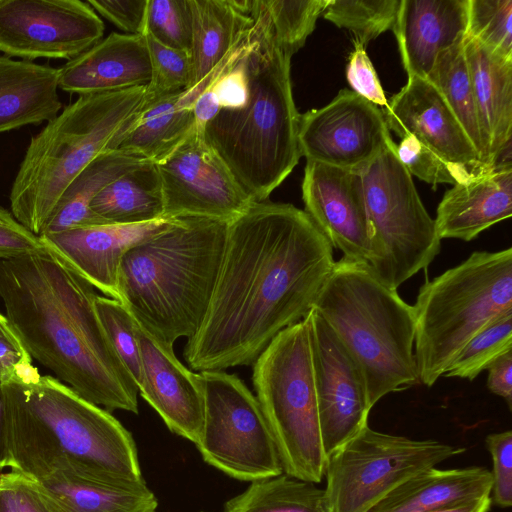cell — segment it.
Returning <instances> with one entry per match:
<instances>
[{"mask_svg": "<svg viewBox=\"0 0 512 512\" xmlns=\"http://www.w3.org/2000/svg\"><path fill=\"white\" fill-rule=\"evenodd\" d=\"M335 260L304 210L252 202L228 222L224 255L204 320L184 347L196 372L254 363L273 338L313 308Z\"/></svg>", "mask_w": 512, "mask_h": 512, "instance_id": "6da1fadb", "label": "cell"}, {"mask_svg": "<svg viewBox=\"0 0 512 512\" xmlns=\"http://www.w3.org/2000/svg\"><path fill=\"white\" fill-rule=\"evenodd\" d=\"M95 287L52 249L0 259L5 316L31 358L109 412L138 413V387L99 320Z\"/></svg>", "mask_w": 512, "mask_h": 512, "instance_id": "7a4b0ae2", "label": "cell"}, {"mask_svg": "<svg viewBox=\"0 0 512 512\" xmlns=\"http://www.w3.org/2000/svg\"><path fill=\"white\" fill-rule=\"evenodd\" d=\"M253 24L207 88L218 106L204 139L253 202L266 201L301 154L291 57L275 44L251 0Z\"/></svg>", "mask_w": 512, "mask_h": 512, "instance_id": "3957f363", "label": "cell"}, {"mask_svg": "<svg viewBox=\"0 0 512 512\" xmlns=\"http://www.w3.org/2000/svg\"><path fill=\"white\" fill-rule=\"evenodd\" d=\"M11 470L116 484L145 483L130 432L106 409L51 375L3 381Z\"/></svg>", "mask_w": 512, "mask_h": 512, "instance_id": "277c9868", "label": "cell"}, {"mask_svg": "<svg viewBox=\"0 0 512 512\" xmlns=\"http://www.w3.org/2000/svg\"><path fill=\"white\" fill-rule=\"evenodd\" d=\"M227 232L228 222L176 217L124 254L119 301L142 328L170 345L197 332L212 298Z\"/></svg>", "mask_w": 512, "mask_h": 512, "instance_id": "5b68a950", "label": "cell"}, {"mask_svg": "<svg viewBox=\"0 0 512 512\" xmlns=\"http://www.w3.org/2000/svg\"><path fill=\"white\" fill-rule=\"evenodd\" d=\"M146 86L80 95L32 136L10 190L13 217L40 236L72 181L117 150L147 106Z\"/></svg>", "mask_w": 512, "mask_h": 512, "instance_id": "8992f818", "label": "cell"}, {"mask_svg": "<svg viewBox=\"0 0 512 512\" xmlns=\"http://www.w3.org/2000/svg\"><path fill=\"white\" fill-rule=\"evenodd\" d=\"M313 308L359 364L371 407L420 383L413 306L366 263L335 261Z\"/></svg>", "mask_w": 512, "mask_h": 512, "instance_id": "52a82bcc", "label": "cell"}, {"mask_svg": "<svg viewBox=\"0 0 512 512\" xmlns=\"http://www.w3.org/2000/svg\"><path fill=\"white\" fill-rule=\"evenodd\" d=\"M413 310L419 380L431 387L476 334L512 310V248L475 251L426 281Z\"/></svg>", "mask_w": 512, "mask_h": 512, "instance_id": "ba28073f", "label": "cell"}, {"mask_svg": "<svg viewBox=\"0 0 512 512\" xmlns=\"http://www.w3.org/2000/svg\"><path fill=\"white\" fill-rule=\"evenodd\" d=\"M256 398L283 473L312 483L324 477V452L305 319L277 334L253 363Z\"/></svg>", "mask_w": 512, "mask_h": 512, "instance_id": "9c48e42d", "label": "cell"}, {"mask_svg": "<svg viewBox=\"0 0 512 512\" xmlns=\"http://www.w3.org/2000/svg\"><path fill=\"white\" fill-rule=\"evenodd\" d=\"M359 172L372 227L367 265L380 281L397 290L428 268L440 252L441 239L397 157L394 141Z\"/></svg>", "mask_w": 512, "mask_h": 512, "instance_id": "30bf717a", "label": "cell"}, {"mask_svg": "<svg viewBox=\"0 0 512 512\" xmlns=\"http://www.w3.org/2000/svg\"><path fill=\"white\" fill-rule=\"evenodd\" d=\"M464 451L437 440L382 433L367 425L327 458L328 510L367 512L403 482Z\"/></svg>", "mask_w": 512, "mask_h": 512, "instance_id": "8fae6325", "label": "cell"}, {"mask_svg": "<svg viewBox=\"0 0 512 512\" xmlns=\"http://www.w3.org/2000/svg\"><path fill=\"white\" fill-rule=\"evenodd\" d=\"M199 374L204 417L195 445L203 460L241 481L282 474L279 454L256 396L236 374Z\"/></svg>", "mask_w": 512, "mask_h": 512, "instance_id": "7c38bea8", "label": "cell"}, {"mask_svg": "<svg viewBox=\"0 0 512 512\" xmlns=\"http://www.w3.org/2000/svg\"><path fill=\"white\" fill-rule=\"evenodd\" d=\"M104 23L81 0H0V52L25 61H70L104 34Z\"/></svg>", "mask_w": 512, "mask_h": 512, "instance_id": "4fadbf2b", "label": "cell"}, {"mask_svg": "<svg viewBox=\"0 0 512 512\" xmlns=\"http://www.w3.org/2000/svg\"><path fill=\"white\" fill-rule=\"evenodd\" d=\"M155 165L166 218L200 217L230 222L253 202L197 127Z\"/></svg>", "mask_w": 512, "mask_h": 512, "instance_id": "5bb4252c", "label": "cell"}, {"mask_svg": "<svg viewBox=\"0 0 512 512\" xmlns=\"http://www.w3.org/2000/svg\"><path fill=\"white\" fill-rule=\"evenodd\" d=\"M307 322L322 444L326 457L368 425L371 405L363 372L335 332L312 308Z\"/></svg>", "mask_w": 512, "mask_h": 512, "instance_id": "9a60e30c", "label": "cell"}, {"mask_svg": "<svg viewBox=\"0 0 512 512\" xmlns=\"http://www.w3.org/2000/svg\"><path fill=\"white\" fill-rule=\"evenodd\" d=\"M391 141L382 110L348 89L299 118L300 154L308 161L359 172Z\"/></svg>", "mask_w": 512, "mask_h": 512, "instance_id": "2e32d148", "label": "cell"}, {"mask_svg": "<svg viewBox=\"0 0 512 512\" xmlns=\"http://www.w3.org/2000/svg\"><path fill=\"white\" fill-rule=\"evenodd\" d=\"M305 212L343 257L368 264L372 227L360 172L306 162L302 181Z\"/></svg>", "mask_w": 512, "mask_h": 512, "instance_id": "e0dca14e", "label": "cell"}, {"mask_svg": "<svg viewBox=\"0 0 512 512\" xmlns=\"http://www.w3.org/2000/svg\"><path fill=\"white\" fill-rule=\"evenodd\" d=\"M382 112L389 130L400 137L412 135L445 161L473 175L492 170L482 163L452 110L426 78L408 77Z\"/></svg>", "mask_w": 512, "mask_h": 512, "instance_id": "ac0fdd59", "label": "cell"}, {"mask_svg": "<svg viewBox=\"0 0 512 512\" xmlns=\"http://www.w3.org/2000/svg\"><path fill=\"white\" fill-rule=\"evenodd\" d=\"M142 377L138 390L168 429L197 443L204 417V394L199 373L185 367L173 345L151 335L136 322Z\"/></svg>", "mask_w": 512, "mask_h": 512, "instance_id": "d6986e66", "label": "cell"}, {"mask_svg": "<svg viewBox=\"0 0 512 512\" xmlns=\"http://www.w3.org/2000/svg\"><path fill=\"white\" fill-rule=\"evenodd\" d=\"M173 220L162 218L133 225L81 227L41 237L95 288L119 300L118 271L124 254L137 243L166 229Z\"/></svg>", "mask_w": 512, "mask_h": 512, "instance_id": "ffe728a7", "label": "cell"}, {"mask_svg": "<svg viewBox=\"0 0 512 512\" xmlns=\"http://www.w3.org/2000/svg\"><path fill=\"white\" fill-rule=\"evenodd\" d=\"M469 0H400L393 31L408 77L426 78L439 53L462 41Z\"/></svg>", "mask_w": 512, "mask_h": 512, "instance_id": "44dd1931", "label": "cell"}, {"mask_svg": "<svg viewBox=\"0 0 512 512\" xmlns=\"http://www.w3.org/2000/svg\"><path fill=\"white\" fill-rule=\"evenodd\" d=\"M150 77L144 36L111 33L58 68V88L80 96L146 86Z\"/></svg>", "mask_w": 512, "mask_h": 512, "instance_id": "7402d4cb", "label": "cell"}, {"mask_svg": "<svg viewBox=\"0 0 512 512\" xmlns=\"http://www.w3.org/2000/svg\"><path fill=\"white\" fill-rule=\"evenodd\" d=\"M464 54L473 88L483 144V163L493 169L511 151L512 60L489 52L466 34Z\"/></svg>", "mask_w": 512, "mask_h": 512, "instance_id": "603a6c76", "label": "cell"}, {"mask_svg": "<svg viewBox=\"0 0 512 512\" xmlns=\"http://www.w3.org/2000/svg\"><path fill=\"white\" fill-rule=\"evenodd\" d=\"M511 215L512 167H508L453 185L440 201L434 221L441 240L471 241Z\"/></svg>", "mask_w": 512, "mask_h": 512, "instance_id": "cb8c5ba5", "label": "cell"}, {"mask_svg": "<svg viewBox=\"0 0 512 512\" xmlns=\"http://www.w3.org/2000/svg\"><path fill=\"white\" fill-rule=\"evenodd\" d=\"M485 467L429 468L403 482L367 512H432L491 495Z\"/></svg>", "mask_w": 512, "mask_h": 512, "instance_id": "d4e9b609", "label": "cell"}, {"mask_svg": "<svg viewBox=\"0 0 512 512\" xmlns=\"http://www.w3.org/2000/svg\"><path fill=\"white\" fill-rule=\"evenodd\" d=\"M58 89V68L0 56V133L52 120Z\"/></svg>", "mask_w": 512, "mask_h": 512, "instance_id": "484cf974", "label": "cell"}, {"mask_svg": "<svg viewBox=\"0 0 512 512\" xmlns=\"http://www.w3.org/2000/svg\"><path fill=\"white\" fill-rule=\"evenodd\" d=\"M250 4L251 0H189L192 78L188 89L217 70L243 39L253 24Z\"/></svg>", "mask_w": 512, "mask_h": 512, "instance_id": "4316f807", "label": "cell"}, {"mask_svg": "<svg viewBox=\"0 0 512 512\" xmlns=\"http://www.w3.org/2000/svg\"><path fill=\"white\" fill-rule=\"evenodd\" d=\"M35 480L52 512H156L158 506L146 483L116 485L66 472Z\"/></svg>", "mask_w": 512, "mask_h": 512, "instance_id": "83f0119b", "label": "cell"}, {"mask_svg": "<svg viewBox=\"0 0 512 512\" xmlns=\"http://www.w3.org/2000/svg\"><path fill=\"white\" fill-rule=\"evenodd\" d=\"M146 161L118 149L99 155L68 186L41 235L109 224L91 210V202L113 180Z\"/></svg>", "mask_w": 512, "mask_h": 512, "instance_id": "f1b7e54d", "label": "cell"}, {"mask_svg": "<svg viewBox=\"0 0 512 512\" xmlns=\"http://www.w3.org/2000/svg\"><path fill=\"white\" fill-rule=\"evenodd\" d=\"M90 208L109 224L133 225L166 218L155 163L146 161L113 180L93 199Z\"/></svg>", "mask_w": 512, "mask_h": 512, "instance_id": "f546056e", "label": "cell"}, {"mask_svg": "<svg viewBox=\"0 0 512 512\" xmlns=\"http://www.w3.org/2000/svg\"><path fill=\"white\" fill-rule=\"evenodd\" d=\"M178 93L148 101L118 150L155 163L178 146L195 127L193 111L180 107Z\"/></svg>", "mask_w": 512, "mask_h": 512, "instance_id": "4dcf8cb0", "label": "cell"}, {"mask_svg": "<svg viewBox=\"0 0 512 512\" xmlns=\"http://www.w3.org/2000/svg\"><path fill=\"white\" fill-rule=\"evenodd\" d=\"M223 512H329L324 489L285 473L252 481Z\"/></svg>", "mask_w": 512, "mask_h": 512, "instance_id": "1f68e13d", "label": "cell"}, {"mask_svg": "<svg viewBox=\"0 0 512 512\" xmlns=\"http://www.w3.org/2000/svg\"><path fill=\"white\" fill-rule=\"evenodd\" d=\"M426 79L446 101L483 163V144L464 54V39L439 53Z\"/></svg>", "mask_w": 512, "mask_h": 512, "instance_id": "d6a6232c", "label": "cell"}, {"mask_svg": "<svg viewBox=\"0 0 512 512\" xmlns=\"http://www.w3.org/2000/svg\"><path fill=\"white\" fill-rule=\"evenodd\" d=\"M330 0H256L276 46L291 57L314 31Z\"/></svg>", "mask_w": 512, "mask_h": 512, "instance_id": "836d02e7", "label": "cell"}, {"mask_svg": "<svg viewBox=\"0 0 512 512\" xmlns=\"http://www.w3.org/2000/svg\"><path fill=\"white\" fill-rule=\"evenodd\" d=\"M400 0H330L323 16L353 33V41L364 47L393 29Z\"/></svg>", "mask_w": 512, "mask_h": 512, "instance_id": "e575fe53", "label": "cell"}, {"mask_svg": "<svg viewBox=\"0 0 512 512\" xmlns=\"http://www.w3.org/2000/svg\"><path fill=\"white\" fill-rule=\"evenodd\" d=\"M512 351V310L507 311L476 334L444 373L473 381L498 358Z\"/></svg>", "mask_w": 512, "mask_h": 512, "instance_id": "d590c367", "label": "cell"}, {"mask_svg": "<svg viewBox=\"0 0 512 512\" xmlns=\"http://www.w3.org/2000/svg\"><path fill=\"white\" fill-rule=\"evenodd\" d=\"M467 35L512 60V0H469Z\"/></svg>", "mask_w": 512, "mask_h": 512, "instance_id": "8d00e7d4", "label": "cell"}, {"mask_svg": "<svg viewBox=\"0 0 512 512\" xmlns=\"http://www.w3.org/2000/svg\"><path fill=\"white\" fill-rule=\"evenodd\" d=\"M95 308L112 347L139 387L142 365L135 319L121 301L109 297L97 295Z\"/></svg>", "mask_w": 512, "mask_h": 512, "instance_id": "74e56055", "label": "cell"}, {"mask_svg": "<svg viewBox=\"0 0 512 512\" xmlns=\"http://www.w3.org/2000/svg\"><path fill=\"white\" fill-rule=\"evenodd\" d=\"M143 36L151 65V77L146 85L148 101L187 90L192 78L190 52L167 47L148 34Z\"/></svg>", "mask_w": 512, "mask_h": 512, "instance_id": "f35d334b", "label": "cell"}, {"mask_svg": "<svg viewBox=\"0 0 512 512\" xmlns=\"http://www.w3.org/2000/svg\"><path fill=\"white\" fill-rule=\"evenodd\" d=\"M144 34L167 47L190 52L192 17L189 0H148Z\"/></svg>", "mask_w": 512, "mask_h": 512, "instance_id": "ab89813d", "label": "cell"}, {"mask_svg": "<svg viewBox=\"0 0 512 512\" xmlns=\"http://www.w3.org/2000/svg\"><path fill=\"white\" fill-rule=\"evenodd\" d=\"M396 154L410 175L429 184L455 185L476 176L445 161L412 135L401 137L396 144Z\"/></svg>", "mask_w": 512, "mask_h": 512, "instance_id": "60d3db41", "label": "cell"}, {"mask_svg": "<svg viewBox=\"0 0 512 512\" xmlns=\"http://www.w3.org/2000/svg\"><path fill=\"white\" fill-rule=\"evenodd\" d=\"M0 512H52L36 480L15 470L0 473Z\"/></svg>", "mask_w": 512, "mask_h": 512, "instance_id": "b9f144b4", "label": "cell"}, {"mask_svg": "<svg viewBox=\"0 0 512 512\" xmlns=\"http://www.w3.org/2000/svg\"><path fill=\"white\" fill-rule=\"evenodd\" d=\"M486 445L492 461V502L501 508L512 505V431L491 433Z\"/></svg>", "mask_w": 512, "mask_h": 512, "instance_id": "7bdbcfd3", "label": "cell"}, {"mask_svg": "<svg viewBox=\"0 0 512 512\" xmlns=\"http://www.w3.org/2000/svg\"><path fill=\"white\" fill-rule=\"evenodd\" d=\"M40 376L5 315L0 313V377L3 381L30 382Z\"/></svg>", "mask_w": 512, "mask_h": 512, "instance_id": "ee69618b", "label": "cell"}, {"mask_svg": "<svg viewBox=\"0 0 512 512\" xmlns=\"http://www.w3.org/2000/svg\"><path fill=\"white\" fill-rule=\"evenodd\" d=\"M353 43L354 50L349 55L346 67L347 81L353 92L385 109L388 100L365 47L358 42Z\"/></svg>", "mask_w": 512, "mask_h": 512, "instance_id": "f6af8a7d", "label": "cell"}, {"mask_svg": "<svg viewBox=\"0 0 512 512\" xmlns=\"http://www.w3.org/2000/svg\"><path fill=\"white\" fill-rule=\"evenodd\" d=\"M87 3L126 34H144L148 0H88Z\"/></svg>", "mask_w": 512, "mask_h": 512, "instance_id": "bcb514c9", "label": "cell"}, {"mask_svg": "<svg viewBox=\"0 0 512 512\" xmlns=\"http://www.w3.org/2000/svg\"><path fill=\"white\" fill-rule=\"evenodd\" d=\"M49 250L51 248L41 236L32 233L20 223L0 224V259L18 258Z\"/></svg>", "mask_w": 512, "mask_h": 512, "instance_id": "7dc6e473", "label": "cell"}, {"mask_svg": "<svg viewBox=\"0 0 512 512\" xmlns=\"http://www.w3.org/2000/svg\"><path fill=\"white\" fill-rule=\"evenodd\" d=\"M487 370L488 389L502 397L512 410V351L498 358Z\"/></svg>", "mask_w": 512, "mask_h": 512, "instance_id": "c3c4849f", "label": "cell"}, {"mask_svg": "<svg viewBox=\"0 0 512 512\" xmlns=\"http://www.w3.org/2000/svg\"><path fill=\"white\" fill-rule=\"evenodd\" d=\"M10 463L5 396L3 379L0 377V473H2L4 468L10 467Z\"/></svg>", "mask_w": 512, "mask_h": 512, "instance_id": "681fc988", "label": "cell"}, {"mask_svg": "<svg viewBox=\"0 0 512 512\" xmlns=\"http://www.w3.org/2000/svg\"><path fill=\"white\" fill-rule=\"evenodd\" d=\"M492 505L491 495L475 501L432 512H489Z\"/></svg>", "mask_w": 512, "mask_h": 512, "instance_id": "f907efd6", "label": "cell"}, {"mask_svg": "<svg viewBox=\"0 0 512 512\" xmlns=\"http://www.w3.org/2000/svg\"><path fill=\"white\" fill-rule=\"evenodd\" d=\"M19 222L13 217L11 211L0 207V224L16 225Z\"/></svg>", "mask_w": 512, "mask_h": 512, "instance_id": "816d5d0a", "label": "cell"}, {"mask_svg": "<svg viewBox=\"0 0 512 512\" xmlns=\"http://www.w3.org/2000/svg\"><path fill=\"white\" fill-rule=\"evenodd\" d=\"M203 512V511H202Z\"/></svg>", "mask_w": 512, "mask_h": 512, "instance_id": "f5cc1de1", "label": "cell"}]
</instances>
